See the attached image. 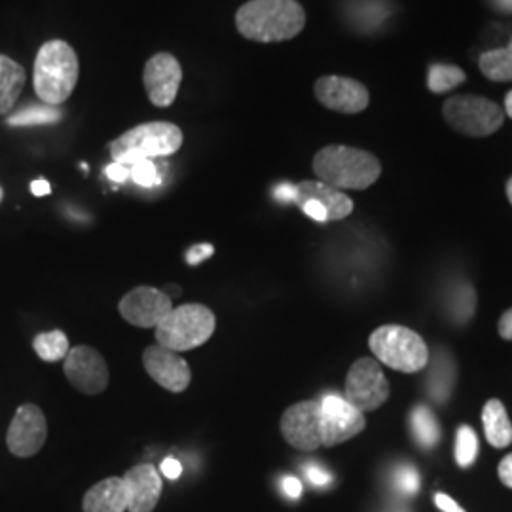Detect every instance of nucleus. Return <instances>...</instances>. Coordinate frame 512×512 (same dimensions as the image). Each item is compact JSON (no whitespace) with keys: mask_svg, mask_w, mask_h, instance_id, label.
I'll return each instance as SVG.
<instances>
[{"mask_svg":"<svg viewBox=\"0 0 512 512\" xmlns=\"http://www.w3.org/2000/svg\"><path fill=\"white\" fill-rule=\"evenodd\" d=\"M306 27V12L296 0H249L236 12L241 37L260 44L285 42Z\"/></svg>","mask_w":512,"mask_h":512,"instance_id":"f257e3e1","label":"nucleus"},{"mask_svg":"<svg viewBox=\"0 0 512 512\" xmlns=\"http://www.w3.org/2000/svg\"><path fill=\"white\" fill-rule=\"evenodd\" d=\"M313 173L338 190H366L382 175L380 160L361 148L330 145L313 158Z\"/></svg>","mask_w":512,"mask_h":512,"instance_id":"f03ea898","label":"nucleus"},{"mask_svg":"<svg viewBox=\"0 0 512 512\" xmlns=\"http://www.w3.org/2000/svg\"><path fill=\"white\" fill-rule=\"evenodd\" d=\"M80 76V61L73 46L65 40H48L40 46L33 84L44 105L59 107L73 95Z\"/></svg>","mask_w":512,"mask_h":512,"instance_id":"7ed1b4c3","label":"nucleus"},{"mask_svg":"<svg viewBox=\"0 0 512 512\" xmlns=\"http://www.w3.org/2000/svg\"><path fill=\"white\" fill-rule=\"evenodd\" d=\"M183 131L171 122H148L122 133L109 143L112 162L133 165L141 160L167 158L183 147Z\"/></svg>","mask_w":512,"mask_h":512,"instance_id":"20e7f679","label":"nucleus"},{"mask_svg":"<svg viewBox=\"0 0 512 512\" xmlns=\"http://www.w3.org/2000/svg\"><path fill=\"white\" fill-rule=\"evenodd\" d=\"M217 329L215 311L203 304H184L173 308L156 327V344L175 353L200 348Z\"/></svg>","mask_w":512,"mask_h":512,"instance_id":"39448f33","label":"nucleus"},{"mask_svg":"<svg viewBox=\"0 0 512 512\" xmlns=\"http://www.w3.org/2000/svg\"><path fill=\"white\" fill-rule=\"evenodd\" d=\"M368 346L380 363L406 374L420 372L429 363V349L423 338L401 325H384L374 330Z\"/></svg>","mask_w":512,"mask_h":512,"instance_id":"423d86ee","label":"nucleus"},{"mask_svg":"<svg viewBox=\"0 0 512 512\" xmlns=\"http://www.w3.org/2000/svg\"><path fill=\"white\" fill-rule=\"evenodd\" d=\"M444 120L461 135L488 137L503 126L505 112L494 101L478 95H456L444 103Z\"/></svg>","mask_w":512,"mask_h":512,"instance_id":"0eeeda50","label":"nucleus"},{"mask_svg":"<svg viewBox=\"0 0 512 512\" xmlns=\"http://www.w3.org/2000/svg\"><path fill=\"white\" fill-rule=\"evenodd\" d=\"M344 399L359 412H372L389 399V382L378 361L363 357L349 368Z\"/></svg>","mask_w":512,"mask_h":512,"instance_id":"6e6552de","label":"nucleus"},{"mask_svg":"<svg viewBox=\"0 0 512 512\" xmlns=\"http://www.w3.org/2000/svg\"><path fill=\"white\" fill-rule=\"evenodd\" d=\"M321 444L332 448L357 437L366 427L365 414L336 395H325L321 401Z\"/></svg>","mask_w":512,"mask_h":512,"instance_id":"1a4fd4ad","label":"nucleus"},{"mask_svg":"<svg viewBox=\"0 0 512 512\" xmlns=\"http://www.w3.org/2000/svg\"><path fill=\"white\" fill-rule=\"evenodd\" d=\"M65 376L76 391L82 395H99L110 382L109 365L105 357L92 346H76L71 348L65 357Z\"/></svg>","mask_w":512,"mask_h":512,"instance_id":"9d476101","label":"nucleus"},{"mask_svg":"<svg viewBox=\"0 0 512 512\" xmlns=\"http://www.w3.org/2000/svg\"><path fill=\"white\" fill-rule=\"evenodd\" d=\"M48 439V421L37 404H23L14 414L6 433L8 450L16 458H33Z\"/></svg>","mask_w":512,"mask_h":512,"instance_id":"9b49d317","label":"nucleus"},{"mask_svg":"<svg viewBox=\"0 0 512 512\" xmlns=\"http://www.w3.org/2000/svg\"><path fill=\"white\" fill-rule=\"evenodd\" d=\"M281 435L300 452H315L321 444V403L302 401L289 406L281 421Z\"/></svg>","mask_w":512,"mask_h":512,"instance_id":"f8f14e48","label":"nucleus"},{"mask_svg":"<svg viewBox=\"0 0 512 512\" xmlns=\"http://www.w3.org/2000/svg\"><path fill=\"white\" fill-rule=\"evenodd\" d=\"M173 308V300L162 289L145 285L131 289L118 304L124 321L139 329H156Z\"/></svg>","mask_w":512,"mask_h":512,"instance_id":"ddd939ff","label":"nucleus"},{"mask_svg":"<svg viewBox=\"0 0 512 512\" xmlns=\"http://www.w3.org/2000/svg\"><path fill=\"white\" fill-rule=\"evenodd\" d=\"M183 82V69L173 54L152 55L143 71V84L154 107L167 109L175 103Z\"/></svg>","mask_w":512,"mask_h":512,"instance_id":"4468645a","label":"nucleus"},{"mask_svg":"<svg viewBox=\"0 0 512 512\" xmlns=\"http://www.w3.org/2000/svg\"><path fill=\"white\" fill-rule=\"evenodd\" d=\"M315 97L325 109L342 114H359L368 107L370 93L365 84L348 76H321L315 82Z\"/></svg>","mask_w":512,"mask_h":512,"instance_id":"2eb2a0df","label":"nucleus"},{"mask_svg":"<svg viewBox=\"0 0 512 512\" xmlns=\"http://www.w3.org/2000/svg\"><path fill=\"white\" fill-rule=\"evenodd\" d=\"M143 365L148 376L169 393H183L192 382V370L183 357L158 344L143 351Z\"/></svg>","mask_w":512,"mask_h":512,"instance_id":"dca6fc26","label":"nucleus"},{"mask_svg":"<svg viewBox=\"0 0 512 512\" xmlns=\"http://www.w3.org/2000/svg\"><path fill=\"white\" fill-rule=\"evenodd\" d=\"M122 478L129 492V512H152L156 509L164 486L154 465H135Z\"/></svg>","mask_w":512,"mask_h":512,"instance_id":"f3484780","label":"nucleus"},{"mask_svg":"<svg viewBox=\"0 0 512 512\" xmlns=\"http://www.w3.org/2000/svg\"><path fill=\"white\" fill-rule=\"evenodd\" d=\"M129 492L122 476H109L97 482L82 499L84 512H126Z\"/></svg>","mask_w":512,"mask_h":512,"instance_id":"a211bd4d","label":"nucleus"},{"mask_svg":"<svg viewBox=\"0 0 512 512\" xmlns=\"http://www.w3.org/2000/svg\"><path fill=\"white\" fill-rule=\"evenodd\" d=\"M298 186L296 203L315 200L327 209L329 220H342L353 213V202L344 190H338L321 181H302Z\"/></svg>","mask_w":512,"mask_h":512,"instance_id":"6ab92c4d","label":"nucleus"},{"mask_svg":"<svg viewBox=\"0 0 512 512\" xmlns=\"http://www.w3.org/2000/svg\"><path fill=\"white\" fill-rule=\"evenodd\" d=\"M25 82L27 73L18 61L8 55H0V116H6L16 107Z\"/></svg>","mask_w":512,"mask_h":512,"instance_id":"aec40b11","label":"nucleus"},{"mask_svg":"<svg viewBox=\"0 0 512 512\" xmlns=\"http://www.w3.org/2000/svg\"><path fill=\"white\" fill-rule=\"evenodd\" d=\"M486 439L494 448H507L512 442V423L501 401L490 399L482 408Z\"/></svg>","mask_w":512,"mask_h":512,"instance_id":"412c9836","label":"nucleus"},{"mask_svg":"<svg viewBox=\"0 0 512 512\" xmlns=\"http://www.w3.org/2000/svg\"><path fill=\"white\" fill-rule=\"evenodd\" d=\"M33 349L42 361L57 363L69 355L71 344H69V336L63 330H50L35 336Z\"/></svg>","mask_w":512,"mask_h":512,"instance_id":"4be33fe9","label":"nucleus"},{"mask_svg":"<svg viewBox=\"0 0 512 512\" xmlns=\"http://www.w3.org/2000/svg\"><path fill=\"white\" fill-rule=\"evenodd\" d=\"M478 67L482 74L494 82H511L512 80V38L507 48L492 50L480 55Z\"/></svg>","mask_w":512,"mask_h":512,"instance_id":"5701e85b","label":"nucleus"},{"mask_svg":"<svg viewBox=\"0 0 512 512\" xmlns=\"http://www.w3.org/2000/svg\"><path fill=\"white\" fill-rule=\"evenodd\" d=\"M410 427L421 448H433L440 439L439 421L427 406H416L410 414Z\"/></svg>","mask_w":512,"mask_h":512,"instance_id":"b1692460","label":"nucleus"},{"mask_svg":"<svg viewBox=\"0 0 512 512\" xmlns=\"http://www.w3.org/2000/svg\"><path fill=\"white\" fill-rule=\"evenodd\" d=\"M429 391L435 401L446 403L452 387H454V363L448 355L440 353L439 361H435V366L431 368L429 374Z\"/></svg>","mask_w":512,"mask_h":512,"instance_id":"393cba45","label":"nucleus"},{"mask_svg":"<svg viewBox=\"0 0 512 512\" xmlns=\"http://www.w3.org/2000/svg\"><path fill=\"white\" fill-rule=\"evenodd\" d=\"M63 118V112L52 105H29L27 109L19 110L8 116V126H46L55 124Z\"/></svg>","mask_w":512,"mask_h":512,"instance_id":"a878e982","label":"nucleus"},{"mask_svg":"<svg viewBox=\"0 0 512 512\" xmlns=\"http://www.w3.org/2000/svg\"><path fill=\"white\" fill-rule=\"evenodd\" d=\"M465 73L456 65L433 63L427 74V86L433 93H446L461 86L465 82Z\"/></svg>","mask_w":512,"mask_h":512,"instance_id":"bb28decb","label":"nucleus"},{"mask_svg":"<svg viewBox=\"0 0 512 512\" xmlns=\"http://www.w3.org/2000/svg\"><path fill=\"white\" fill-rule=\"evenodd\" d=\"M478 454V439L469 425H461L456 437V461L459 467H471Z\"/></svg>","mask_w":512,"mask_h":512,"instance_id":"cd10ccee","label":"nucleus"},{"mask_svg":"<svg viewBox=\"0 0 512 512\" xmlns=\"http://www.w3.org/2000/svg\"><path fill=\"white\" fill-rule=\"evenodd\" d=\"M475 311V293L473 287L467 283L459 285L456 293L452 294V313L459 321H469Z\"/></svg>","mask_w":512,"mask_h":512,"instance_id":"c85d7f7f","label":"nucleus"},{"mask_svg":"<svg viewBox=\"0 0 512 512\" xmlns=\"http://www.w3.org/2000/svg\"><path fill=\"white\" fill-rule=\"evenodd\" d=\"M129 179L139 186L152 188L156 184H160V173L158 167L152 160H141L137 164L129 165Z\"/></svg>","mask_w":512,"mask_h":512,"instance_id":"c756f323","label":"nucleus"},{"mask_svg":"<svg viewBox=\"0 0 512 512\" xmlns=\"http://www.w3.org/2000/svg\"><path fill=\"white\" fill-rule=\"evenodd\" d=\"M420 482L418 471L410 465H403L395 475V484L403 494H416L420 490Z\"/></svg>","mask_w":512,"mask_h":512,"instance_id":"7c9ffc66","label":"nucleus"},{"mask_svg":"<svg viewBox=\"0 0 512 512\" xmlns=\"http://www.w3.org/2000/svg\"><path fill=\"white\" fill-rule=\"evenodd\" d=\"M213 253H215V247H213L211 243H198V245H194V247L186 253V262H188L190 266H196V264H200L203 260H207Z\"/></svg>","mask_w":512,"mask_h":512,"instance_id":"2f4dec72","label":"nucleus"},{"mask_svg":"<svg viewBox=\"0 0 512 512\" xmlns=\"http://www.w3.org/2000/svg\"><path fill=\"white\" fill-rule=\"evenodd\" d=\"M300 209L310 217V219L317 220V222H329L327 217V209L315 200H306V202L298 203Z\"/></svg>","mask_w":512,"mask_h":512,"instance_id":"473e14b6","label":"nucleus"},{"mask_svg":"<svg viewBox=\"0 0 512 512\" xmlns=\"http://www.w3.org/2000/svg\"><path fill=\"white\" fill-rule=\"evenodd\" d=\"M274 198L277 202L296 203V198H298V186L291 183L279 184V186H275L274 188Z\"/></svg>","mask_w":512,"mask_h":512,"instance_id":"72a5a7b5","label":"nucleus"},{"mask_svg":"<svg viewBox=\"0 0 512 512\" xmlns=\"http://www.w3.org/2000/svg\"><path fill=\"white\" fill-rule=\"evenodd\" d=\"M306 475L310 478L311 484H315V486H327L332 480V476L325 469H321L319 465H308Z\"/></svg>","mask_w":512,"mask_h":512,"instance_id":"f704fd0d","label":"nucleus"},{"mask_svg":"<svg viewBox=\"0 0 512 512\" xmlns=\"http://www.w3.org/2000/svg\"><path fill=\"white\" fill-rule=\"evenodd\" d=\"M107 177H109L110 181H114V183H126L129 179L128 165L112 162V164L107 167Z\"/></svg>","mask_w":512,"mask_h":512,"instance_id":"c9c22d12","label":"nucleus"},{"mask_svg":"<svg viewBox=\"0 0 512 512\" xmlns=\"http://www.w3.org/2000/svg\"><path fill=\"white\" fill-rule=\"evenodd\" d=\"M183 473V465L175 458H167L162 461V475L167 476L169 480H177Z\"/></svg>","mask_w":512,"mask_h":512,"instance_id":"e433bc0d","label":"nucleus"},{"mask_svg":"<svg viewBox=\"0 0 512 512\" xmlns=\"http://www.w3.org/2000/svg\"><path fill=\"white\" fill-rule=\"evenodd\" d=\"M283 492L291 499H298L302 495V482L296 476H285L283 478Z\"/></svg>","mask_w":512,"mask_h":512,"instance_id":"4c0bfd02","label":"nucleus"},{"mask_svg":"<svg viewBox=\"0 0 512 512\" xmlns=\"http://www.w3.org/2000/svg\"><path fill=\"white\" fill-rule=\"evenodd\" d=\"M435 505L444 512H465L452 497H448L446 494L435 495Z\"/></svg>","mask_w":512,"mask_h":512,"instance_id":"58836bf2","label":"nucleus"},{"mask_svg":"<svg viewBox=\"0 0 512 512\" xmlns=\"http://www.w3.org/2000/svg\"><path fill=\"white\" fill-rule=\"evenodd\" d=\"M499 478L507 488L512 490V454L499 463Z\"/></svg>","mask_w":512,"mask_h":512,"instance_id":"ea45409f","label":"nucleus"},{"mask_svg":"<svg viewBox=\"0 0 512 512\" xmlns=\"http://www.w3.org/2000/svg\"><path fill=\"white\" fill-rule=\"evenodd\" d=\"M499 334L505 340H512V308L501 315V319H499Z\"/></svg>","mask_w":512,"mask_h":512,"instance_id":"a19ab883","label":"nucleus"},{"mask_svg":"<svg viewBox=\"0 0 512 512\" xmlns=\"http://www.w3.org/2000/svg\"><path fill=\"white\" fill-rule=\"evenodd\" d=\"M31 192H33V196L42 198V196H48L52 192V186L46 179H37V181L31 183Z\"/></svg>","mask_w":512,"mask_h":512,"instance_id":"79ce46f5","label":"nucleus"},{"mask_svg":"<svg viewBox=\"0 0 512 512\" xmlns=\"http://www.w3.org/2000/svg\"><path fill=\"white\" fill-rule=\"evenodd\" d=\"M171 300H175V298H179L181 294H183V291H181V287L179 285H165L164 289H162Z\"/></svg>","mask_w":512,"mask_h":512,"instance_id":"37998d69","label":"nucleus"},{"mask_svg":"<svg viewBox=\"0 0 512 512\" xmlns=\"http://www.w3.org/2000/svg\"><path fill=\"white\" fill-rule=\"evenodd\" d=\"M495 6L503 12H512V0H495Z\"/></svg>","mask_w":512,"mask_h":512,"instance_id":"c03bdc74","label":"nucleus"},{"mask_svg":"<svg viewBox=\"0 0 512 512\" xmlns=\"http://www.w3.org/2000/svg\"><path fill=\"white\" fill-rule=\"evenodd\" d=\"M505 112L512 118V92L507 93V99H505Z\"/></svg>","mask_w":512,"mask_h":512,"instance_id":"a18cd8bd","label":"nucleus"},{"mask_svg":"<svg viewBox=\"0 0 512 512\" xmlns=\"http://www.w3.org/2000/svg\"><path fill=\"white\" fill-rule=\"evenodd\" d=\"M507 196H509V202H511L512 205V179L507 183Z\"/></svg>","mask_w":512,"mask_h":512,"instance_id":"49530a36","label":"nucleus"},{"mask_svg":"<svg viewBox=\"0 0 512 512\" xmlns=\"http://www.w3.org/2000/svg\"><path fill=\"white\" fill-rule=\"evenodd\" d=\"M2 198H4V190L0 188V202H2Z\"/></svg>","mask_w":512,"mask_h":512,"instance_id":"de8ad7c7","label":"nucleus"}]
</instances>
